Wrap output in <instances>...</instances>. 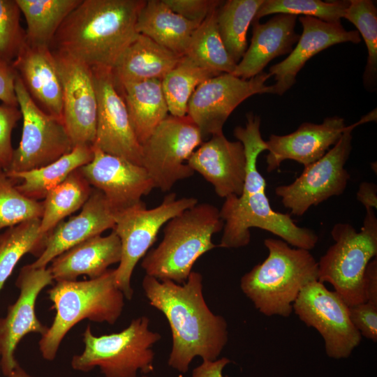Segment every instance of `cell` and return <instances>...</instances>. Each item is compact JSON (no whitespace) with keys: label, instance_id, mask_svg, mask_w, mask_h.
I'll return each instance as SVG.
<instances>
[{"label":"cell","instance_id":"obj_1","mask_svg":"<svg viewBox=\"0 0 377 377\" xmlns=\"http://www.w3.org/2000/svg\"><path fill=\"white\" fill-rule=\"evenodd\" d=\"M142 286L149 303L165 316L170 325V367L185 374L195 357L218 359L228 341V324L207 306L200 273L191 272L183 284L145 275Z\"/></svg>","mask_w":377,"mask_h":377},{"label":"cell","instance_id":"obj_2","mask_svg":"<svg viewBox=\"0 0 377 377\" xmlns=\"http://www.w3.org/2000/svg\"><path fill=\"white\" fill-rule=\"evenodd\" d=\"M244 127L237 126L234 135L244 148L246 176L242 193L225 198L220 216L223 221L219 247L237 249L251 240L250 228L268 231L295 248L313 249L318 237L312 230L298 226L289 214L276 212L266 195V182L257 167L258 158L267 150L260 131V118L249 112Z\"/></svg>","mask_w":377,"mask_h":377},{"label":"cell","instance_id":"obj_3","mask_svg":"<svg viewBox=\"0 0 377 377\" xmlns=\"http://www.w3.org/2000/svg\"><path fill=\"white\" fill-rule=\"evenodd\" d=\"M144 0H82L68 15L51 44L92 68L112 69L136 38Z\"/></svg>","mask_w":377,"mask_h":377},{"label":"cell","instance_id":"obj_4","mask_svg":"<svg viewBox=\"0 0 377 377\" xmlns=\"http://www.w3.org/2000/svg\"><path fill=\"white\" fill-rule=\"evenodd\" d=\"M268 256L240 280L244 294L267 316L288 317L302 289L318 279V261L309 251L267 238Z\"/></svg>","mask_w":377,"mask_h":377},{"label":"cell","instance_id":"obj_5","mask_svg":"<svg viewBox=\"0 0 377 377\" xmlns=\"http://www.w3.org/2000/svg\"><path fill=\"white\" fill-rule=\"evenodd\" d=\"M223 227L218 208L197 203L164 225L162 241L145 254L141 267L146 275L183 284L196 260L218 247L212 239Z\"/></svg>","mask_w":377,"mask_h":377},{"label":"cell","instance_id":"obj_6","mask_svg":"<svg viewBox=\"0 0 377 377\" xmlns=\"http://www.w3.org/2000/svg\"><path fill=\"white\" fill-rule=\"evenodd\" d=\"M56 314L39 341L43 357L53 360L68 331L84 319L114 324L121 315L124 295L115 283V269L96 279L57 281L47 290Z\"/></svg>","mask_w":377,"mask_h":377},{"label":"cell","instance_id":"obj_7","mask_svg":"<svg viewBox=\"0 0 377 377\" xmlns=\"http://www.w3.org/2000/svg\"><path fill=\"white\" fill-rule=\"evenodd\" d=\"M149 319L140 316L122 331L94 336L88 325L83 332L84 349L71 360L75 371L88 372L98 367L104 377H138L154 370L153 346L161 339L149 330Z\"/></svg>","mask_w":377,"mask_h":377},{"label":"cell","instance_id":"obj_8","mask_svg":"<svg viewBox=\"0 0 377 377\" xmlns=\"http://www.w3.org/2000/svg\"><path fill=\"white\" fill-rule=\"evenodd\" d=\"M334 243L318 262V281L330 283L348 306L364 302L363 276L377 255V217L366 208L359 232L346 223L335 224L331 231Z\"/></svg>","mask_w":377,"mask_h":377},{"label":"cell","instance_id":"obj_9","mask_svg":"<svg viewBox=\"0 0 377 377\" xmlns=\"http://www.w3.org/2000/svg\"><path fill=\"white\" fill-rule=\"evenodd\" d=\"M198 203L193 197L177 198L172 193L167 195L156 207L147 209L140 202L135 205L115 212L112 230L119 237L121 257L115 269V283L131 300L133 295L131 277L138 262L149 251L157 235L170 219Z\"/></svg>","mask_w":377,"mask_h":377},{"label":"cell","instance_id":"obj_10","mask_svg":"<svg viewBox=\"0 0 377 377\" xmlns=\"http://www.w3.org/2000/svg\"><path fill=\"white\" fill-rule=\"evenodd\" d=\"M203 140L196 125L187 115H168L142 147V166L154 188L168 191L178 181L193 175L186 164Z\"/></svg>","mask_w":377,"mask_h":377},{"label":"cell","instance_id":"obj_11","mask_svg":"<svg viewBox=\"0 0 377 377\" xmlns=\"http://www.w3.org/2000/svg\"><path fill=\"white\" fill-rule=\"evenodd\" d=\"M357 125L346 126L339 141L323 157L305 166L294 182L276 187V195L292 214L302 216L311 207L344 192L350 179L344 165L352 150L351 133Z\"/></svg>","mask_w":377,"mask_h":377},{"label":"cell","instance_id":"obj_12","mask_svg":"<svg viewBox=\"0 0 377 377\" xmlns=\"http://www.w3.org/2000/svg\"><path fill=\"white\" fill-rule=\"evenodd\" d=\"M15 93L22 119V131L6 172L41 168L71 152L74 147L64 121L38 107L17 74Z\"/></svg>","mask_w":377,"mask_h":377},{"label":"cell","instance_id":"obj_13","mask_svg":"<svg viewBox=\"0 0 377 377\" xmlns=\"http://www.w3.org/2000/svg\"><path fill=\"white\" fill-rule=\"evenodd\" d=\"M293 309L305 325L320 333L328 357L347 358L359 346L362 336L350 320L349 306L319 281L302 289Z\"/></svg>","mask_w":377,"mask_h":377},{"label":"cell","instance_id":"obj_14","mask_svg":"<svg viewBox=\"0 0 377 377\" xmlns=\"http://www.w3.org/2000/svg\"><path fill=\"white\" fill-rule=\"evenodd\" d=\"M269 73L262 72L248 80L232 73H222L202 82L191 96L186 115L198 128L202 138L223 133L232 111L255 94H271L266 85Z\"/></svg>","mask_w":377,"mask_h":377},{"label":"cell","instance_id":"obj_15","mask_svg":"<svg viewBox=\"0 0 377 377\" xmlns=\"http://www.w3.org/2000/svg\"><path fill=\"white\" fill-rule=\"evenodd\" d=\"M62 88L63 121L73 147H93L96 129L97 97L91 68L52 50Z\"/></svg>","mask_w":377,"mask_h":377},{"label":"cell","instance_id":"obj_16","mask_svg":"<svg viewBox=\"0 0 377 377\" xmlns=\"http://www.w3.org/2000/svg\"><path fill=\"white\" fill-rule=\"evenodd\" d=\"M97 97L96 138L93 147L142 165V147L130 122L112 69L92 68Z\"/></svg>","mask_w":377,"mask_h":377},{"label":"cell","instance_id":"obj_17","mask_svg":"<svg viewBox=\"0 0 377 377\" xmlns=\"http://www.w3.org/2000/svg\"><path fill=\"white\" fill-rule=\"evenodd\" d=\"M54 280L49 267L23 266L15 281L20 293L10 305L4 318H0V366L3 374L9 377L18 364L15 349L22 339L29 333L45 334L47 327L38 319L35 305L39 293Z\"/></svg>","mask_w":377,"mask_h":377},{"label":"cell","instance_id":"obj_18","mask_svg":"<svg viewBox=\"0 0 377 377\" xmlns=\"http://www.w3.org/2000/svg\"><path fill=\"white\" fill-rule=\"evenodd\" d=\"M93 151L92 160L79 170L92 188L103 193L115 212L140 202L154 188L142 165L96 147Z\"/></svg>","mask_w":377,"mask_h":377},{"label":"cell","instance_id":"obj_19","mask_svg":"<svg viewBox=\"0 0 377 377\" xmlns=\"http://www.w3.org/2000/svg\"><path fill=\"white\" fill-rule=\"evenodd\" d=\"M246 156L242 143L216 134L191 154L186 164L200 174L221 198L239 195L246 176Z\"/></svg>","mask_w":377,"mask_h":377},{"label":"cell","instance_id":"obj_20","mask_svg":"<svg viewBox=\"0 0 377 377\" xmlns=\"http://www.w3.org/2000/svg\"><path fill=\"white\" fill-rule=\"evenodd\" d=\"M302 34L294 49L283 61L269 68L275 83L271 94L283 95L295 84L300 71L312 57L339 43H359L361 38L357 30L347 31L341 23H329L310 16H301Z\"/></svg>","mask_w":377,"mask_h":377},{"label":"cell","instance_id":"obj_21","mask_svg":"<svg viewBox=\"0 0 377 377\" xmlns=\"http://www.w3.org/2000/svg\"><path fill=\"white\" fill-rule=\"evenodd\" d=\"M346 128L344 119L334 116L325 118L320 124L303 123L287 135H271L265 141L267 171L276 170L286 160L297 161L304 167L318 161L339 141Z\"/></svg>","mask_w":377,"mask_h":377},{"label":"cell","instance_id":"obj_22","mask_svg":"<svg viewBox=\"0 0 377 377\" xmlns=\"http://www.w3.org/2000/svg\"><path fill=\"white\" fill-rule=\"evenodd\" d=\"M115 211L100 191L94 188L80 212L61 221L47 234L44 249L29 264L34 268L47 267L52 260L71 247L114 226Z\"/></svg>","mask_w":377,"mask_h":377},{"label":"cell","instance_id":"obj_23","mask_svg":"<svg viewBox=\"0 0 377 377\" xmlns=\"http://www.w3.org/2000/svg\"><path fill=\"white\" fill-rule=\"evenodd\" d=\"M12 66L38 107L63 121L61 83L51 47L26 40Z\"/></svg>","mask_w":377,"mask_h":377},{"label":"cell","instance_id":"obj_24","mask_svg":"<svg viewBox=\"0 0 377 377\" xmlns=\"http://www.w3.org/2000/svg\"><path fill=\"white\" fill-rule=\"evenodd\" d=\"M297 17L280 13L263 24L253 21L251 44L232 74L250 79L263 72L273 59L290 53L300 38L295 31Z\"/></svg>","mask_w":377,"mask_h":377},{"label":"cell","instance_id":"obj_25","mask_svg":"<svg viewBox=\"0 0 377 377\" xmlns=\"http://www.w3.org/2000/svg\"><path fill=\"white\" fill-rule=\"evenodd\" d=\"M121 257V242L112 230L107 236L89 238L64 251L52 260L49 269L56 282L76 281L82 275L92 279L119 263Z\"/></svg>","mask_w":377,"mask_h":377},{"label":"cell","instance_id":"obj_26","mask_svg":"<svg viewBox=\"0 0 377 377\" xmlns=\"http://www.w3.org/2000/svg\"><path fill=\"white\" fill-rule=\"evenodd\" d=\"M182 57L138 34L112 69L115 85L149 80H162Z\"/></svg>","mask_w":377,"mask_h":377},{"label":"cell","instance_id":"obj_27","mask_svg":"<svg viewBox=\"0 0 377 377\" xmlns=\"http://www.w3.org/2000/svg\"><path fill=\"white\" fill-rule=\"evenodd\" d=\"M198 26L172 11L163 0H149L140 10L136 31L174 53L184 56Z\"/></svg>","mask_w":377,"mask_h":377},{"label":"cell","instance_id":"obj_28","mask_svg":"<svg viewBox=\"0 0 377 377\" xmlns=\"http://www.w3.org/2000/svg\"><path fill=\"white\" fill-rule=\"evenodd\" d=\"M116 87L124 101L131 126L141 145L169 115L161 80H149Z\"/></svg>","mask_w":377,"mask_h":377},{"label":"cell","instance_id":"obj_29","mask_svg":"<svg viewBox=\"0 0 377 377\" xmlns=\"http://www.w3.org/2000/svg\"><path fill=\"white\" fill-rule=\"evenodd\" d=\"M93 147L78 145L71 152L41 168L24 172H6L15 179H20L17 188L25 196L38 200L61 184L71 173L89 163L93 158Z\"/></svg>","mask_w":377,"mask_h":377},{"label":"cell","instance_id":"obj_30","mask_svg":"<svg viewBox=\"0 0 377 377\" xmlns=\"http://www.w3.org/2000/svg\"><path fill=\"white\" fill-rule=\"evenodd\" d=\"M24 16L27 43L51 46L58 29L82 0H15Z\"/></svg>","mask_w":377,"mask_h":377},{"label":"cell","instance_id":"obj_31","mask_svg":"<svg viewBox=\"0 0 377 377\" xmlns=\"http://www.w3.org/2000/svg\"><path fill=\"white\" fill-rule=\"evenodd\" d=\"M264 0H228L216 11L219 33L225 47L237 64L247 49V31Z\"/></svg>","mask_w":377,"mask_h":377},{"label":"cell","instance_id":"obj_32","mask_svg":"<svg viewBox=\"0 0 377 377\" xmlns=\"http://www.w3.org/2000/svg\"><path fill=\"white\" fill-rule=\"evenodd\" d=\"M92 189L79 168L51 189L43 201V212L40 225L41 233L47 235L65 217L82 208Z\"/></svg>","mask_w":377,"mask_h":377},{"label":"cell","instance_id":"obj_33","mask_svg":"<svg viewBox=\"0 0 377 377\" xmlns=\"http://www.w3.org/2000/svg\"><path fill=\"white\" fill-rule=\"evenodd\" d=\"M40 225V219H33L0 234V291L23 256L42 253L47 235L41 233Z\"/></svg>","mask_w":377,"mask_h":377},{"label":"cell","instance_id":"obj_34","mask_svg":"<svg viewBox=\"0 0 377 377\" xmlns=\"http://www.w3.org/2000/svg\"><path fill=\"white\" fill-rule=\"evenodd\" d=\"M219 75L200 66L191 58L182 56L175 67L161 80L170 115L186 116L188 101L198 86Z\"/></svg>","mask_w":377,"mask_h":377},{"label":"cell","instance_id":"obj_35","mask_svg":"<svg viewBox=\"0 0 377 377\" xmlns=\"http://www.w3.org/2000/svg\"><path fill=\"white\" fill-rule=\"evenodd\" d=\"M216 9L193 31L184 55L219 74L232 73L237 64L227 52L219 33Z\"/></svg>","mask_w":377,"mask_h":377},{"label":"cell","instance_id":"obj_36","mask_svg":"<svg viewBox=\"0 0 377 377\" xmlns=\"http://www.w3.org/2000/svg\"><path fill=\"white\" fill-rule=\"evenodd\" d=\"M349 1L264 0L253 21L270 14L310 16L329 23H341Z\"/></svg>","mask_w":377,"mask_h":377},{"label":"cell","instance_id":"obj_37","mask_svg":"<svg viewBox=\"0 0 377 377\" xmlns=\"http://www.w3.org/2000/svg\"><path fill=\"white\" fill-rule=\"evenodd\" d=\"M343 18L353 23L365 42L368 57L363 75L365 86H371L377 75V9L371 0H350Z\"/></svg>","mask_w":377,"mask_h":377},{"label":"cell","instance_id":"obj_38","mask_svg":"<svg viewBox=\"0 0 377 377\" xmlns=\"http://www.w3.org/2000/svg\"><path fill=\"white\" fill-rule=\"evenodd\" d=\"M15 179L0 170V230L33 219H40L43 203L19 191Z\"/></svg>","mask_w":377,"mask_h":377},{"label":"cell","instance_id":"obj_39","mask_svg":"<svg viewBox=\"0 0 377 377\" xmlns=\"http://www.w3.org/2000/svg\"><path fill=\"white\" fill-rule=\"evenodd\" d=\"M15 0H0V61L12 64L26 43Z\"/></svg>","mask_w":377,"mask_h":377},{"label":"cell","instance_id":"obj_40","mask_svg":"<svg viewBox=\"0 0 377 377\" xmlns=\"http://www.w3.org/2000/svg\"><path fill=\"white\" fill-rule=\"evenodd\" d=\"M20 118L18 107L0 105V170L5 172L9 169L14 151L12 132Z\"/></svg>","mask_w":377,"mask_h":377},{"label":"cell","instance_id":"obj_41","mask_svg":"<svg viewBox=\"0 0 377 377\" xmlns=\"http://www.w3.org/2000/svg\"><path fill=\"white\" fill-rule=\"evenodd\" d=\"M163 1L172 11L198 25L223 2L217 0Z\"/></svg>","mask_w":377,"mask_h":377},{"label":"cell","instance_id":"obj_42","mask_svg":"<svg viewBox=\"0 0 377 377\" xmlns=\"http://www.w3.org/2000/svg\"><path fill=\"white\" fill-rule=\"evenodd\" d=\"M350 320L361 336L377 341V305L367 302L349 306Z\"/></svg>","mask_w":377,"mask_h":377},{"label":"cell","instance_id":"obj_43","mask_svg":"<svg viewBox=\"0 0 377 377\" xmlns=\"http://www.w3.org/2000/svg\"><path fill=\"white\" fill-rule=\"evenodd\" d=\"M17 73L12 64L0 61V101L6 105L18 107L15 93Z\"/></svg>","mask_w":377,"mask_h":377},{"label":"cell","instance_id":"obj_44","mask_svg":"<svg viewBox=\"0 0 377 377\" xmlns=\"http://www.w3.org/2000/svg\"><path fill=\"white\" fill-rule=\"evenodd\" d=\"M363 292L365 301L377 305V258L367 265L363 276Z\"/></svg>","mask_w":377,"mask_h":377},{"label":"cell","instance_id":"obj_45","mask_svg":"<svg viewBox=\"0 0 377 377\" xmlns=\"http://www.w3.org/2000/svg\"><path fill=\"white\" fill-rule=\"evenodd\" d=\"M230 362L225 357L214 361L202 360V364L193 370L191 377H228L223 375V370Z\"/></svg>","mask_w":377,"mask_h":377},{"label":"cell","instance_id":"obj_46","mask_svg":"<svg viewBox=\"0 0 377 377\" xmlns=\"http://www.w3.org/2000/svg\"><path fill=\"white\" fill-rule=\"evenodd\" d=\"M357 200L366 208H377V186L374 183L362 182L356 194Z\"/></svg>","mask_w":377,"mask_h":377},{"label":"cell","instance_id":"obj_47","mask_svg":"<svg viewBox=\"0 0 377 377\" xmlns=\"http://www.w3.org/2000/svg\"><path fill=\"white\" fill-rule=\"evenodd\" d=\"M9 377H33L18 364Z\"/></svg>","mask_w":377,"mask_h":377},{"label":"cell","instance_id":"obj_48","mask_svg":"<svg viewBox=\"0 0 377 377\" xmlns=\"http://www.w3.org/2000/svg\"><path fill=\"white\" fill-rule=\"evenodd\" d=\"M142 377H148V376L145 375V376H143Z\"/></svg>","mask_w":377,"mask_h":377},{"label":"cell","instance_id":"obj_49","mask_svg":"<svg viewBox=\"0 0 377 377\" xmlns=\"http://www.w3.org/2000/svg\"><path fill=\"white\" fill-rule=\"evenodd\" d=\"M0 368H1V366H0Z\"/></svg>","mask_w":377,"mask_h":377},{"label":"cell","instance_id":"obj_50","mask_svg":"<svg viewBox=\"0 0 377 377\" xmlns=\"http://www.w3.org/2000/svg\"></svg>","mask_w":377,"mask_h":377}]
</instances>
